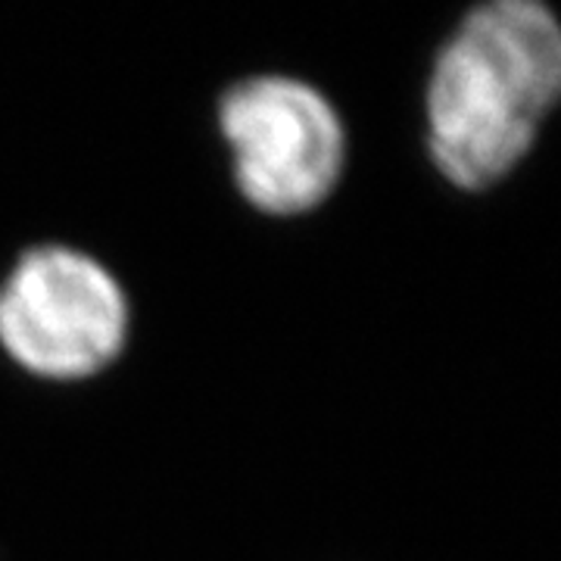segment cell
<instances>
[{
    "label": "cell",
    "mask_w": 561,
    "mask_h": 561,
    "mask_svg": "<svg viewBox=\"0 0 561 561\" xmlns=\"http://www.w3.org/2000/svg\"><path fill=\"white\" fill-rule=\"evenodd\" d=\"M131 331L125 280L79 243L22 247L0 275V353L35 381L101 378L128 353Z\"/></svg>",
    "instance_id": "7a4b0ae2"
},
{
    "label": "cell",
    "mask_w": 561,
    "mask_h": 561,
    "mask_svg": "<svg viewBox=\"0 0 561 561\" xmlns=\"http://www.w3.org/2000/svg\"><path fill=\"white\" fill-rule=\"evenodd\" d=\"M231 184L265 219H302L328 206L350 169V125L316 81L253 72L216 101Z\"/></svg>",
    "instance_id": "3957f363"
},
{
    "label": "cell",
    "mask_w": 561,
    "mask_h": 561,
    "mask_svg": "<svg viewBox=\"0 0 561 561\" xmlns=\"http://www.w3.org/2000/svg\"><path fill=\"white\" fill-rule=\"evenodd\" d=\"M561 103V22L534 0L474 7L446 38L424 91L427 157L459 191L500 184Z\"/></svg>",
    "instance_id": "6da1fadb"
}]
</instances>
